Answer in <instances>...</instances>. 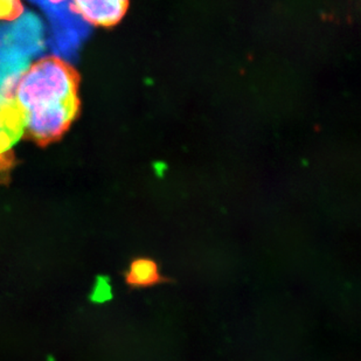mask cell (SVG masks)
I'll list each match as a JSON object with an SVG mask.
<instances>
[{"mask_svg":"<svg viewBox=\"0 0 361 361\" xmlns=\"http://www.w3.org/2000/svg\"><path fill=\"white\" fill-rule=\"evenodd\" d=\"M8 47L31 59L44 51V25L37 16L27 12L16 24L8 25L6 31Z\"/></svg>","mask_w":361,"mask_h":361,"instance_id":"obj_3","label":"cell"},{"mask_svg":"<svg viewBox=\"0 0 361 361\" xmlns=\"http://www.w3.org/2000/svg\"><path fill=\"white\" fill-rule=\"evenodd\" d=\"M123 277L130 289H149L172 282V279L161 273V264L157 259L147 255L133 257Z\"/></svg>","mask_w":361,"mask_h":361,"instance_id":"obj_5","label":"cell"},{"mask_svg":"<svg viewBox=\"0 0 361 361\" xmlns=\"http://www.w3.org/2000/svg\"><path fill=\"white\" fill-rule=\"evenodd\" d=\"M44 10L51 23L49 44L51 49L65 58H75L82 42L90 33V25L75 10L72 0L49 5Z\"/></svg>","mask_w":361,"mask_h":361,"instance_id":"obj_2","label":"cell"},{"mask_svg":"<svg viewBox=\"0 0 361 361\" xmlns=\"http://www.w3.org/2000/svg\"><path fill=\"white\" fill-rule=\"evenodd\" d=\"M24 13L20 0H0V20H14Z\"/></svg>","mask_w":361,"mask_h":361,"instance_id":"obj_6","label":"cell"},{"mask_svg":"<svg viewBox=\"0 0 361 361\" xmlns=\"http://www.w3.org/2000/svg\"><path fill=\"white\" fill-rule=\"evenodd\" d=\"M32 1H35V3L39 4L42 8L44 7L49 6V3H48V0H32Z\"/></svg>","mask_w":361,"mask_h":361,"instance_id":"obj_7","label":"cell"},{"mask_svg":"<svg viewBox=\"0 0 361 361\" xmlns=\"http://www.w3.org/2000/svg\"><path fill=\"white\" fill-rule=\"evenodd\" d=\"M75 10L89 25L113 27L126 16L129 0H72Z\"/></svg>","mask_w":361,"mask_h":361,"instance_id":"obj_4","label":"cell"},{"mask_svg":"<svg viewBox=\"0 0 361 361\" xmlns=\"http://www.w3.org/2000/svg\"><path fill=\"white\" fill-rule=\"evenodd\" d=\"M79 73L58 56H46L25 69L16 99L25 115V133L40 147L62 138L79 117Z\"/></svg>","mask_w":361,"mask_h":361,"instance_id":"obj_1","label":"cell"}]
</instances>
